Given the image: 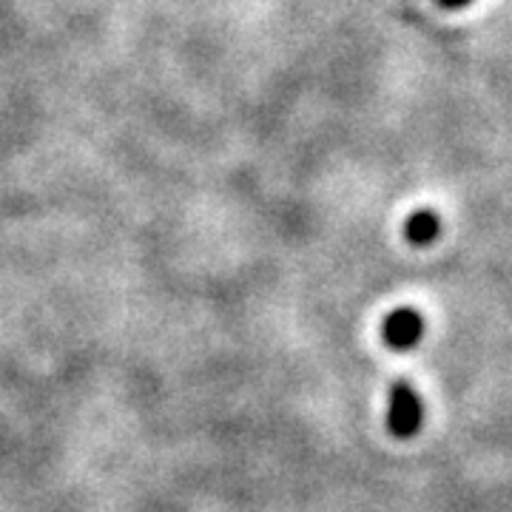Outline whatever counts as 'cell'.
<instances>
[{
  "instance_id": "1",
  "label": "cell",
  "mask_w": 512,
  "mask_h": 512,
  "mask_svg": "<svg viewBox=\"0 0 512 512\" xmlns=\"http://www.w3.org/2000/svg\"><path fill=\"white\" fill-rule=\"evenodd\" d=\"M424 421V404L421 396L416 393V387L410 382H399L390 387V402H387V427L393 436L399 439H410L416 436Z\"/></svg>"
},
{
  "instance_id": "2",
  "label": "cell",
  "mask_w": 512,
  "mask_h": 512,
  "mask_svg": "<svg viewBox=\"0 0 512 512\" xmlns=\"http://www.w3.org/2000/svg\"><path fill=\"white\" fill-rule=\"evenodd\" d=\"M424 336V316L416 308H396L384 316L382 339L387 348L413 350Z\"/></svg>"
},
{
  "instance_id": "3",
  "label": "cell",
  "mask_w": 512,
  "mask_h": 512,
  "mask_svg": "<svg viewBox=\"0 0 512 512\" xmlns=\"http://www.w3.org/2000/svg\"><path fill=\"white\" fill-rule=\"evenodd\" d=\"M404 237L416 248H427L441 237V217L430 208H419L404 220Z\"/></svg>"
},
{
  "instance_id": "4",
  "label": "cell",
  "mask_w": 512,
  "mask_h": 512,
  "mask_svg": "<svg viewBox=\"0 0 512 512\" xmlns=\"http://www.w3.org/2000/svg\"><path fill=\"white\" fill-rule=\"evenodd\" d=\"M441 9H467L473 0H436Z\"/></svg>"
}]
</instances>
